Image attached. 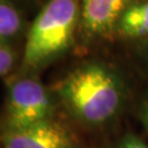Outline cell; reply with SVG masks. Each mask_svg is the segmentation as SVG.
Masks as SVG:
<instances>
[{"instance_id":"9","label":"cell","mask_w":148,"mask_h":148,"mask_svg":"<svg viewBox=\"0 0 148 148\" xmlns=\"http://www.w3.org/2000/svg\"><path fill=\"white\" fill-rule=\"evenodd\" d=\"M135 121L139 125V133L148 140V91H146L132 108Z\"/></svg>"},{"instance_id":"1","label":"cell","mask_w":148,"mask_h":148,"mask_svg":"<svg viewBox=\"0 0 148 148\" xmlns=\"http://www.w3.org/2000/svg\"><path fill=\"white\" fill-rule=\"evenodd\" d=\"M59 111L75 125L113 134L133 103L131 87L122 70L104 59L84 60L54 84Z\"/></svg>"},{"instance_id":"12","label":"cell","mask_w":148,"mask_h":148,"mask_svg":"<svg viewBox=\"0 0 148 148\" xmlns=\"http://www.w3.org/2000/svg\"><path fill=\"white\" fill-rule=\"evenodd\" d=\"M13 3H14V1L16 2H21V3H27V5H36V3H41L43 1H47V0H11Z\"/></svg>"},{"instance_id":"6","label":"cell","mask_w":148,"mask_h":148,"mask_svg":"<svg viewBox=\"0 0 148 148\" xmlns=\"http://www.w3.org/2000/svg\"><path fill=\"white\" fill-rule=\"evenodd\" d=\"M114 37L135 44L148 40V0H132L119 19Z\"/></svg>"},{"instance_id":"10","label":"cell","mask_w":148,"mask_h":148,"mask_svg":"<svg viewBox=\"0 0 148 148\" xmlns=\"http://www.w3.org/2000/svg\"><path fill=\"white\" fill-rule=\"evenodd\" d=\"M16 54L11 45H0V77L5 76L14 67Z\"/></svg>"},{"instance_id":"7","label":"cell","mask_w":148,"mask_h":148,"mask_svg":"<svg viewBox=\"0 0 148 148\" xmlns=\"http://www.w3.org/2000/svg\"><path fill=\"white\" fill-rule=\"evenodd\" d=\"M25 27L20 10L11 0H0V45H11Z\"/></svg>"},{"instance_id":"3","label":"cell","mask_w":148,"mask_h":148,"mask_svg":"<svg viewBox=\"0 0 148 148\" xmlns=\"http://www.w3.org/2000/svg\"><path fill=\"white\" fill-rule=\"evenodd\" d=\"M59 108L51 87L34 74H22L8 86L5 130L16 131L58 116Z\"/></svg>"},{"instance_id":"2","label":"cell","mask_w":148,"mask_h":148,"mask_svg":"<svg viewBox=\"0 0 148 148\" xmlns=\"http://www.w3.org/2000/svg\"><path fill=\"white\" fill-rule=\"evenodd\" d=\"M81 0H47L29 27L22 74H35L69 52L75 44Z\"/></svg>"},{"instance_id":"8","label":"cell","mask_w":148,"mask_h":148,"mask_svg":"<svg viewBox=\"0 0 148 148\" xmlns=\"http://www.w3.org/2000/svg\"><path fill=\"white\" fill-rule=\"evenodd\" d=\"M95 148H148V140L138 131L123 126Z\"/></svg>"},{"instance_id":"11","label":"cell","mask_w":148,"mask_h":148,"mask_svg":"<svg viewBox=\"0 0 148 148\" xmlns=\"http://www.w3.org/2000/svg\"><path fill=\"white\" fill-rule=\"evenodd\" d=\"M134 52L138 62L145 68V70L148 71V40L136 43L134 45Z\"/></svg>"},{"instance_id":"4","label":"cell","mask_w":148,"mask_h":148,"mask_svg":"<svg viewBox=\"0 0 148 148\" xmlns=\"http://www.w3.org/2000/svg\"><path fill=\"white\" fill-rule=\"evenodd\" d=\"M1 148H84L67 120L56 116L34 126L3 131Z\"/></svg>"},{"instance_id":"5","label":"cell","mask_w":148,"mask_h":148,"mask_svg":"<svg viewBox=\"0 0 148 148\" xmlns=\"http://www.w3.org/2000/svg\"><path fill=\"white\" fill-rule=\"evenodd\" d=\"M132 0H81L79 33L84 43L114 37L120 16Z\"/></svg>"}]
</instances>
